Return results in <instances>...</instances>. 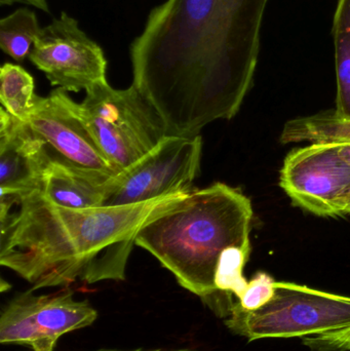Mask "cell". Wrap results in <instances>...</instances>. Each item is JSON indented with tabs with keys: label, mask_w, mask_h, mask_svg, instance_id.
<instances>
[{
	"label": "cell",
	"mask_w": 350,
	"mask_h": 351,
	"mask_svg": "<svg viewBox=\"0 0 350 351\" xmlns=\"http://www.w3.org/2000/svg\"><path fill=\"white\" fill-rule=\"evenodd\" d=\"M187 194L90 208L57 206L39 191L0 195V264L32 291L125 280L140 229Z\"/></svg>",
	"instance_id": "2"
},
{
	"label": "cell",
	"mask_w": 350,
	"mask_h": 351,
	"mask_svg": "<svg viewBox=\"0 0 350 351\" xmlns=\"http://www.w3.org/2000/svg\"><path fill=\"white\" fill-rule=\"evenodd\" d=\"M332 35L337 77L335 112L350 117V0H337Z\"/></svg>",
	"instance_id": "14"
},
{
	"label": "cell",
	"mask_w": 350,
	"mask_h": 351,
	"mask_svg": "<svg viewBox=\"0 0 350 351\" xmlns=\"http://www.w3.org/2000/svg\"><path fill=\"white\" fill-rule=\"evenodd\" d=\"M45 140L28 123L0 109V195L39 191L51 158Z\"/></svg>",
	"instance_id": "11"
},
{
	"label": "cell",
	"mask_w": 350,
	"mask_h": 351,
	"mask_svg": "<svg viewBox=\"0 0 350 351\" xmlns=\"http://www.w3.org/2000/svg\"><path fill=\"white\" fill-rule=\"evenodd\" d=\"M337 143L340 144L341 152L350 162V142H337ZM345 214L350 215V191L345 202Z\"/></svg>",
	"instance_id": "21"
},
{
	"label": "cell",
	"mask_w": 350,
	"mask_h": 351,
	"mask_svg": "<svg viewBox=\"0 0 350 351\" xmlns=\"http://www.w3.org/2000/svg\"><path fill=\"white\" fill-rule=\"evenodd\" d=\"M36 14L29 8H18L0 21V47L14 61L23 62L41 31Z\"/></svg>",
	"instance_id": "16"
},
{
	"label": "cell",
	"mask_w": 350,
	"mask_h": 351,
	"mask_svg": "<svg viewBox=\"0 0 350 351\" xmlns=\"http://www.w3.org/2000/svg\"><path fill=\"white\" fill-rule=\"evenodd\" d=\"M34 80L24 68L3 64L0 70V101L12 117L27 123L36 102Z\"/></svg>",
	"instance_id": "15"
},
{
	"label": "cell",
	"mask_w": 350,
	"mask_h": 351,
	"mask_svg": "<svg viewBox=\"0 0 350 351\" xmlns=\"http://www.w3.org/2000/svg\"><path fill=\"white\" fill-rule=\"evenodd\" d=\"M253 208L236 188L215 183L193 190L178 204L142 227L136 245L149 252L185 290L199 297L221 319H227L234 295L214 285L222 252L251 243Z\"/></svg>",
	"instance_id": "3"
},
{
	"label": "cell",
	"mask_w": 350,
	"mask_h": 351,
	"mask_svg": "<svg viewBox=\"0 0 350 351\" xmlns=\"http://www.w3.org/2000/svg\"><path fill=\"white\" fill-rule=\"evenodd\" d=\"M224 323L249 342L320 335L350 326V297L275 282V297L265 306L248 311L236 302Z\"/></svg>",
	"instance_id": "5"
},
{
	"label": "cell",
	"mask_w": 350,
	"mask_h": 351,
	"mask_svg": "<svg viewBox=\"0 0 350 351\" xmlns=\"http://www.w3.org/2000/svg\"><path fill=\"white\" fill-rule=\"evenodd\" d=\"M302 342L312 351H350V326L320 335L308 336Z\"/></svg>",
	"instance_id": "19"
},
{
	"label": "cell",
	"mask_w": 350,
	"mask_h": 351,
	"mask_svg": "<svg viewBox=\"0 0 350 351\" xmlns=\"http://www.w3.org/2000/svg\"><path fill=\"white\" fill-rule=\"evenodd\" d=\"M203 139L166 136L151 152L115 178L104 206H125L192 191L199 174Z\"/></svg>",
	"instance_id": "7"
},
{
	"label": "cell",
	"mask_w": 350,
	"mask_h": 351,
	"mask_svg": "<svg viewBox=\"0 0 350 351\" xmlns=\"http://www.w3.org/2000/svg\"><path fill=\"white\" fill-rule=\"evenodd\" d=\"M18 294L8 303L0 317V343L22 346L32 351H53L62 336L92 325L96 309L77 300L68 287L59 292Z\"/></svg>",
	"instance_id": "6"
},
{
	"label": "cell",
	"mask_w": 350,
	"mask_h": 351,
	"mask_svg": "<svg viewBox=\"0 0 350 351\" xmlns=\"http://www.w3.org/2000/svg\"><path fill=\"white\" fill-rule=\"evenodd\" d=\"M275 295V278L267 272L258 271L251 278L246 290L238 299V302L245 311H257L273 300Z\"/></svg>",
	"instance_id": "18"
},
{
	"label": "cell",
	"mask_w": 350,
	"mask_h": 351,
	"mask_svg": "<svg viewBox=\"0 0 350 351\" xmlns=\"http://www.w3.org/2000/svg\"><path fill=\"white\" fill-rule=\"evenodd\" d=\"M77 110L97 145L117 173L135 164L166 137L155 107L132 84L114 90L108 82L86 90Z\"/></svg>",
	"instance_id": "4"
},
{
	"label": "cell",
	"mask_w": 350,
	"mask_h": 351,
	"mask_svg": "<svg viewBox=\"0 0 350 351\" xmlns=\"http://www.w3.org/2000/svg\"><path fill=\"white\" fill-rule=\"evenodd\" d=\"M2 5H12L14 3H25L28 5L34 6L43 12H49V8L47 0H0Z\"/></svg>",
	"instance_id": "20"
},
{
	"label": "cell",
	"mask_w": 350,
	"mask_h": 351,
	"mask_svg": "<svg viewBox=\"0 0 350 351\" xmlns=\"http://www.w3.org/2000/svg\"><path fill=\"white\" fill-rule=\"evenodd\" d=\"M279 186L295 206L318 217L345 216L350 162L337 142H318L290 152Z\"/></svg>",
	"instance_id": "8"
},
{
	"label": "cell",
	"mask_w": 350,
	"mask_h": 351,
	"mask_svg": "<svg viewBox=\"0 0 350 351\" xmlns=\"http://www.w3.org/2000/svg\"><path fill=\"white\" fill-rule=\"evenodd\" d=\"M283 144L350 142V117L335 111L287 121L281 135Z\"/></svg>",
	"instance_id": "13"
},
{
	"label": "cell",
	"mask_w": 350,
	"mask_h": 351,
	"mask_svg": "<svg viewBox=\"0 0 350 351\" xmlns=\"http://www.w3.org/2000/svg\"><path fill=\"white\" fill-rule=\"evenodd\" d=\"M99 351H125V350H99ZM127 351H193L189 350V348H179V350H127Z\"/></svg>",
	"instance_id": "22"
},
{
	"label": "cell",
	"mask_w": 350,
	"mask_h": 351,
	"mask_svg": "<svg viewBox=\"0 0 350 351\" xmlns=\"http://www.w3.org/2000/svg\"><path fill=\"white\" fill-rule=\"evenodd\" d=\"M115 178L116 175L84 168L59 154H51L39 192L49 202L64 208H98L104 206L110 197Z\"/></svg>",
	"instance_id": "12"
},
{
	"label": "cell",
	"mask_w": 350,
	"mask_h": 351,
	"mask_svg": "<svg viewBox=\"0 0 350 351\" xmlns=\"http://www.w3.org/2000/svg\"><path fill=\"white\" fill-rule=\"evenodd\" d=\"M251 252V243L230 245L222 252L214 276V285L217 291L234 295L238 299L242 296L248 286L244 269L250 259Z\"/></svg>",
	"instance_id": "17"
},
{
	"label": "cell",
	"mask_w": 350,
	"mask_h": 351,
	"mask_svg": "<svg viewBox=\"0 0 350 351\" xmlns=\"http://www.w3.org/2000/svg\"><path fill=\"white\" fill-rule=\"evenodd\" d=\"M27 123L55 154L84 168L117 175L80 117L77 103L58 88L47 98L37 96Z\"/></svg>",
	"instance_id": "10"
},
{
	"label": "cell",
	"mask_w": 350,
	"mask_h": 351,
	"mask_svg": "<svg viewBox=\"0 0 350 351\" xmlns=\"http://www.w3.org/2000/svg\"><path fill=\"white\" fill-rule=\"evenodd\" d=\"M28 58L51 86L66 92L78 93L107 82L102 49L66 12L41 29Z\"/></svg>",
	"instance_id": "9"
},
{
	"label": "cell",
	"mask_w": 350,
	"mask_h": 351,
	"mask_svg": "<svg viewBox=\"0 0 350 351\" xmlns=\"http://www.w3.org/2000/svg\"><path fill=\"white\" fill-rule=\"evenodd\" d=\"M269 0H166L131 45L134 86L166 136L195 137L240 111L254 82Z\"/></svg>",
	"instance_id": "1"
}]
</instances>
